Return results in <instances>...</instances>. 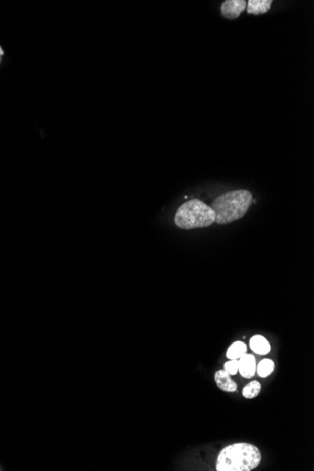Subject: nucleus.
<instances>
[{"label": "nucleus", "mask_w": 314, "mask_h": 471, "mask_svg": "<svg viewBox=\"0 0 314 471\" xmlns=\"http://www.w3.org/2000/svg\"><path fill=\"white\" fill-rule=\"evenodd\" d=\"M261 452L250 443H234L219 452L215 468L217 471H251L261 462Z\"/></svg>", "instance_id": "1"}, {"label": "nucleus", "mask_w": 314, "mask_h": 471, "mask_svg": "<svg viewBox=\"0 0 314 471\" xmlns=\"http://www.w3.org/2000/svg\"><path fill=\"white\" fill-rule=\"evenodd\" d=\"M252 202V194L245 189L222 194L214 199L211 205L215 212L214 222L224 225L242 219L247 213Z\"/></svg>", "instance_id": "2"}, {"label": "nucleus", "mask_w": 314, "mask_h": 471, "mask_svg": "<svg viewBox=\"0 0 314 471\" xmlns=\"http://www.w3.org/2000/svg\"><path fill=\"white\" fill-rule=\"evenodd\" d=\"M174 221L183 230L205 228L214 223L215 212L201 200L191 199L179 207Z\"/></svg>", "instance_id": "3"}, {"label": "nucleus", "mask_w": 314, "mask_h": 471, "mask_svg": "<svg viewBox=\"0 0 314 471\" xmlns=\"http://www.w3.org/2000/svg\"><path fill=\"white\" fill-rule=\"evenodd\" d=\"M247 1L245 0H226L221 4V14L227 19H236L246 10Z\"/></svg>", "instance_id": "4"}, {"label": "nucleus", "mask_w": 314, "mask_h": 471, "mask_svg": "<svg viewBox=\"0 0 314 471\" xmlns=\"http://www.w3.org/2000/svg\"><path fill=\"white\" fill-rule=\"evenodd\" d=\"M238 372L244 378H252L256 373V359L253 355L245 354L238 359Z\"/></svg>", "instance_id": "5"}, {"label": "nucleus", "mask_w": 314, "mask_h": 471, "mask_svg": "<svg viewBox=\"0 0 314 471\" xmlns=\"http://www.w3.org/2000/svg\"><path fill=\"white\" fill-rule=\"evenodd\" d=\"M214 381L216 386L223 392H234L237 390V384L231 378V375L225 370L215 372Z\"/></svg>", "instance_id": "6"}, {"label": "nucleus", "mask_w": 314, "mask_h": 471, "mask_svg": "<svg viewBox=\"0 0 314 471\" xmlns=\"http://www.w3.org/2000/svg\"><path fill=\"white\" fill-rule=\"evenodd\" d=\"M272 3V0H249L247 2V14L255 15L266 14Z\"/></svg>", "instance_id": "7"}, {"label": "nucleus", "mask_w": 314, "mask_h": 471, "mask_svg": "<svg viewBox=\"0 0 314 471\" xmlns=\"http://www.w3.org/2000/svg\"><path fill=\"white\" fill-rule=\"evenodd\" d=\"M249 346L252 351L258 355H267L271 350V346L266 338L261 335H256L249 341Z\"/></svg>", "instance_id": "8"}, {"label": "nucleus", "mask_w": 314, "mask_h": 471, "mask_svg": "<svg viewBox=\"0 0 314 471\" xmlns=\"http://www.w3.org/2000/svg\"><path fill=\"white\" fill-rule=\"evenodd\" d=\"M247 345L243 341H235L228 348L226 357L229 359H239L247 354Z\"/></svg>", "instance_id": "9"}, {"label": "nucleus", "mask_w": 314, "mask_h": 471, "mask_svg": "<svg viewBox=\"0 0 314 471\" xmlns=\"http://www.w3.org/2000/svg\"><path fill=\"white\" fill-rule=\"evenodd\" d=\"M274 368L275 365L273 360L265 359L261 360V362L258 364L257 368H256V371H257V373L259 374L260 377L265 378L273 372Z\"/></svg>", "instance_id": "10"}, {"label": "nucleus", "mask_w": 314, "mask_h": 471, "mask_svg": "<svg viewBox=\"0 0 314 471\" xmlns=\"http://www.w3.org/2000/svg\"><path fill=\"white\" fill-rule=\"evenodd\" d=\"M261 391V384L258 381H252L244 388L243 396L247 399H253L260 394Z\"/></svg>", "instance_id": "11"}, {"label": "nucleus", "mask_w": 314, "mask_h": 471, "mask_svg": "<svg viewBox=\"0 0 314 471\" xmlns=\"http://www.w3.org/2000/svg\"><path fill=\"white\" fill-rule=\"evenodd\" d=\"M239 369V364H238V359H231L228 361L224 365V370L230 374V375H235L238 372Z\"/></svg>", "instance_id": "12"}, {"label": "nucleus", "mask_w": 314, "mask_h": 471, "mask_svg": "<svg viewBox=\"0 0 314 471\" xmlns=\"http://www.w3.org/2000/svg\"><path fill=\"white\" fill-rule=\"evenodd\" d=\"M0 55H3V50H2L1 47H0Z\"/></svg>", "instance_id": "13"}]
</instances>
